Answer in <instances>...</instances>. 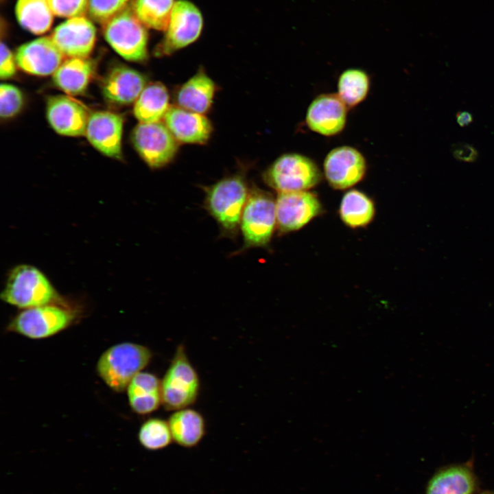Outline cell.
Returning <instances> with one entry per match:
<instances>
[{"label":"cell","mask_w":494,"mask_h":494,"mask_svg":"<svg viewBox=\"0 0 494 494\" xmlns=\"http://www.w3.org/2000/svg\"><path fill=\"white\" fill-rule=\"evenodd\" d=\"M250 188L243 174L225 176L205 187L204 207L217 222L222 236H237Z\"/></svg>","instance_id":"obj_1"},{"label":"cell","mask_w":494,"mask_h":494,"mask_svg":"<svg viewBox=\"0 0 494 494\" xmlns=\"http://www.w3.org/2000/svg\"><path fill=\"white\" fill-rule=\"evenodd\" d=\"M5 303L21 309L62 304L47 277L37 268L19 265L9 272L1 294Z\"/></svg>","instance_id":"obj_2"},{"label":"cell","mask_w":494,"mask_h":494,"mask_svg":"<svg viewBox=\"0 0 494 494\" xmlns=\"http://www.w3.org/2000/svg\"><path fill=\"white\" fill-rule=\"evenodd\" d=\"M152 357V351L143 345L119 343L101 355L97 371L110 389L121 392L126 390L133 377L149 364Z\"/></svg>","instance_id":"obj_3"},{"label":"cell","mask_w":494,"mask_h":494,"mask_svg":"<svg viewBox=\"0 0 494 494\" xmlns=\"http://www.w3.org/2000/svg\"><path fill=\"white\" fill-rule=\"evenodd\" d=\"M200 387L198 374L180 344L161 380L162 405L169 411L189 408L197 401Z\"/></svg>","instance_id":"obj_4"},{"label":"cell","mask_w":494,"mask_h":494,"mask_svg":"<svg viewBox=\"0 0 494 494\" xmlns=\"http://www.w3.org/2000/svg\"><path fill=\"white\" fill-rule=\"evenodd\" d=\"M277 229L275 198L269 192L250 188L243 211L239 230L243 238V252L252 248H266Z\"/></svg>","instance_id":"obj_5"},{"label":"cell","mask_w":494,"mask_h":494,"mask_svg":"<svg viewBox=\"0 0 494 494\" xmlns=\"http://www.w3.org/2000/svg\"><path fill=\"white\" fill-rule=\"evenodd\" d=\"M265 183L279 193L307 191L316 186L322 175L316 163L299 154H284L265 170Z\"/></svg>","instance_id":"obj_6"},{"label":"cell","mask_w":494,"mask_h":494,"mask_svg":"<svg viewBox=\"0 0 494 494\" xmlns=\"http://www.w3.org/2000/svg\"><path fill=\"white\" fill-rule=\"evenodd\" d=\"M103 34L109 45L122 58L143 61L148 56L146 27L128 4L122 11L103 25Z\"/></svg>","instance_id":"obj_7"},{"label":"cell","mask_w":494,"mask_h":494,"mask_svg":"<svg viewBox=\"0 0 494 494\" xmlns=\"http://www.w3.org/2000/svg\"><path fill=\"white\" fill-rule=\"evenodd\" d=\"M75 312L62 304H49L24 309L10 322L8 330L31 339H43L67 329Z\"/></svg>","instance_id":"obj_8"},{"label":"cell","mask_w":494,"mask_h":494,"mask_svg":"<svg viewBox=\"0 0 494 494\" xmlns=\"http://www.w3.org/2000/svg\"><path fill=\"white\" fill-rule=\"evenodd\" d=\"M132 141L142 159L153 169L170 163L178 148V141L161 121L140 122L132 131Z\"/></svg>","instance_id":"obj_9"},{"label":"cell","mask_w":494,"mask_h":494,"mask_svg":"<svg viewBox=\"0 0 494 494\" xmlns=\"http://www.w3.org/2000/svg\"><path fill=\"white\" fill-rule=\"evenodd\" d=\"M202 17L192 3L178 0L174 3L166 34L155 49L156 56L171 55L194 42L202 29Z\"/></svg>","instance_id":"obj_10"},{"label":"cell","mask_w":494,"mask_h":494,"mask_svg":"<svg viewBox=\"0 0 494 494\" xmlns=\"http://www.w3.org/2000/svg\"><path fill=\"white\" fill-rule=\"evenodd\" d=\"M279 234L298 231L322 212L318 196L308 191L279 193L275 198Z\"/></svg>","instance_id":"obj_11"},{"label":"cell","mask_w":494,"mask_h":494,"mask_svg":"<svg viewBox=\"0 0 494 494\" xmlns=\"http://www.w3.org/2000/svg\"><path fill=\"white\" fill-rule=\"evenodd\" d=\"M325 176L336 189H346L364 178L366 163L364 156L355 148L344 145L331 150L324 161Z\"/></svg>","instance_id":"obj_12"},{"label":"cell","mask_w":494,"mask_h":494,"mask_svg":"<svg viewBox=\"0 0 494 494\" xmlns=\"http://www.w3.org/2000/svg\"><path fill=\"white\" fill-rule=\"evenodd\" d=\"M51 38L67 58H88L96 40V30L84 16L69 18L58 25Z\"/></svg>","instance_id":"obj_13"},{"label":"cell","mask_w":494,"mask_h":494,"mask_svg":"<svg viewBox=\"0 0 494 494\" xmlns=\"http://www.w3.org/2000/svg\"><path fill=\"white\" fill-rule=\"evenodd\" d=\"M17 66L37 76L53 75L64 61V54L51 37L45 36L21 45L15 54Z\"/></svg>","instance_id":"obj_14"},{"label":"cell","mask_w":494,"mask_h":494,"mask_svg":"<svg viewBox=\"0 0 494 494\" xmlns=\"http://www.w3.org/2000/svg\"><path fill=\"white\" fill-rule=\"evenodd\" d=\"M46 114L51 128L57 133L67 137L85 135L91 115L84 105L62 95L47 99Z\"/></svg>","instance_id":"obj_15"},{"label":"cell","mask_w":494,"mask_h":494,"mask_svg":"<svg viewBox=\"0 0 494 494\" xmlns=\"http://www.w3.org/2000/svg\"><path fill=\"white\" fill-rule=\"evenodd\" d=\"M124 120L115 113L97 111L90 115L85 136L89 143L103 154L119 158Z\"/></svg>","instance_id":"obj_16"},{"label":"cell","mask_w":494,"mask_h":494,"mask_svg":"<svg viewBox=\"0 0 494 494\" xmlns=\"http://www.w3.org/2000/svg\"><path fill=\"white\" fill-rule=\"evenodd\" d=\"M346 106L336 94L317 96L310 104L306 115L309 128L324 136H333L342 131L346 122Z\"/></svg>","instance_id":"obj_17"},{"label":"cell","mask_w":494,"mask_h":494,"mask_svg":"<svg viewBox=\"0 0 494 494\" xmlns=\"http://www.w3.org/2000/svg\"><path fill=\"white\" fill-rule=\"evenodd\" d=\"M163 119L172 135L180 143L203 144L213 131L211 121L203 114L177 106H170Z\"/></svg>","instance_id":"obj_18"},{"label":"cell","mask_w":494,"mask_h":494,"mask_svg":"<svg viewBox=\"0 0 494 494\" xmlns=\"http://www.w3.org/2000/svg\"><path fill=\"white\" fill-rule=\"evenodd\" d=\"M146 86L140 72L124 65L113 67L105 78L102 93L106 100L118 105L135 102Z\"/></svg>","instance_id":"obj_19"},{"label":"cell","mask_w":494,"mask_h":494,"mask_svg":"<svg viewBox=\"0 0 494 494\" xmlns=\"http://www.w3.org/2000/svg\"><path fill=\"white\" fill-rule=\"evenodd\" d=\"M478 484L471 464H451L434 474L427 484L425 494H474Z\"/></svg>","instance_id":"obj_20"},{"label":"cell","mask_w":494,"mask_h":494,"mask_svg":"<svg viewBox=\"0 0 494 494\" xmlns=\"http://www.w3.org/2000/svg\"><path fill=\"white\" fill-rule=\"evenodd\" d=\"M216 86L203 71H199L177 90V106L192 112L204 114L211 108Z\"/></svg>","instance_id":"obj_21"},{"label":"cell","mask_w":494,"mask_h":494,"mask_svg":"<svg viewBox=\"0 0 494 494\" xmlns=\"http://www.w3.org/2000/svg\"><path fill=\"white\" fill-rule=\"evenodd\" d=\"M129 404L139 414H148L162 405L161 380L154 374L141 372L135 375L127 388Z\"/></svg>","instance_id":"obj_22"},{"label":"cell","mask_w":494,"mask_h":494,"mask_svg":"<svg viewBox=\"0 0 494 494\" xmlns=\"http://www.w3.org/2000/svg\"><path fill=\"white\" fill-rule=\"evenodd\" d=\"M95 65L88 58H67L54 72L55 85L70 95L83 93L90 83Z\"/></svg>","instance_id":"obj_23"},{"label":"cell","mask_w":494,"mask_h":494,"mask_svg":"<svg viewBox=\"0 0 494 494\" xmlns=\"http://www.w3.org/2000/svg\"><path fill=\"white\" fill-rule=\"evenodd\" d=\"M168 423L173 441L184 448L197 446L206 434L205 420L198 411L185 408L173 411Z\"/></svg>","instance_id":"obj_24"},{"label":"cell","mask_w":494,"mask_h":494,"mask_svg":"<svg viewBox=\"0 0 494 494\" xmlns=\"http://www.w3.org/2000/svg\"><path fill=\"white\" fill-rule=\"evenodd\" d=\"M169 95L161 82L146 85L134 102V115L141 123H154L163 119L169 108Z\"/></svg>","instance_id":"obj_25"},{"label":"cell","mask_w":494,"mask_h":494,"mask_svg":"<svg viewBox=\"0 0 494 494\" xmlns=\"http://www.w3.org/2000/svg\"><path fill=\"white\" fill-rule=\"evenodd\" d=\"M375 213V204L364 192L352 189L344 193L339 209L342 221L352 228L369 224Z\"/></svg>","instance_id":"obj_26"},{"label":"cell","mask_w":494,"mask_h":494,"mask_svg":"<svg viewBox=\"0 0 494 494\" xmlns=\"http://www.w3.org/2000/svg\"><path fill=\"white\" fill-rule=\"evenodd\" d=\"M15 13L20 25L34 34L47 32L53 23L54 13L47 0H17Z\"/></svg>","instance_id":"obj_27"},{"label":"cell","mask_w":494,"mask_h":494,"mask_svg":"<svg viewBox=\"0 0 494 494\" xmlns=\"http://www.w3.org/2000/svg\"><path fill=\"white\" fill-rule=\"evenodd\" d=\"M174 0H134L133 10L146 27L156 30H166L171 19Z\"/></svg>","instance_id":"obj_28"},{"label":"cell","mask_w":494,"mask_h":494,"mask_svg":"<svg viewBox=\"0 0 494 494\" xmlns=\"http://www.w3.org/2000/svg\"><path fill=\"white\" fill-rule=\"evenodd\" d=\"M369 87V77L364 71L349 69L338 78V95L346 106L351 108L366 97Z\"/></svg>","instance_id":"obj_29"},{"label":"cell","mask_w":494,"mask_h":494,"mask_svg":"<svg viewBox=\"0 0 494 494\" xmlns=\"http://www.w3.org/2000/svg\"><path fill=\"white\" fill-rule=\"evenodd\" d=\"M138 439L143 447L150 451L163 449L173 442L168 421L158 418L149 419L141 425Z\"/></svg>","instance_id":"obj_30"},{"label":"cell","mask_w":494,"mask_h":494,"mask_svg":"<svg viewBox=\"0 0 494 494\" xmlns=\"http://www.w3.org/2000/svg\"><path fill=\"white\" fill-rule=\"evenodd\" d=\"M128 0H89L88 11L91 19L104 25L122 11Z\"/></svg>","instance_id":"obj_31"},{"label":"cell","mask_w":494,"mask_h":494,"mask_svg":"<svg viewBox=\"0 0 494 494\" xmlns=\"http://www.w3.org/2000/svg\"><path fill=\"white\" fill-rule=\"evenodd\" d=\"M23 104V94L19 88L9 84H1L0 115L1 118L9 119L14 117L20 112Z\"/></svg>","instance_id":"obj_32"},{"label":"cell","mask_w":494,"mask_h":494,"mask_svg":"<svg viewBox=\"0 0 494 494\" xmlns=\"http://www.w3.org/2000/svg\"><path fill=\"white\" fill-rule=\"evenodd\" d=\"M54 15L71 18L84 16L89 7V0H47Z\"/></svg>","instance_id":"obj_33"},{"label":"cell","mask_w":494,"mask_h":494,"mask_svg":"<svg viewBox=\"0 0 494 494\" xmlns=\"http://www.w3.org/2000/svg\"><path fill=\"white\" fill-rule=\"evenodd\" d=\"M15 56L3 43L1 44L0 77L1 79L12 78L16 73Z\"/></svg>","instance_id":"obj_34"},{"label":"cell","mask_w":494,"mask_h":494,"mask_svg":"<svg viewBox=\"0 0 494 494\" xmlns=\"http://www.w3.org/2000/svg\"><path fill=\"white\" fill-rule=\"evenodd\" d=\"M453 156L458 161L473 163L478 158V150L471 144L464 142L454 143L451 146Z\"/></svg>","instance_id":"obj_35"},{"label":"cell","mask_w":494,"mask_h":494,"mask_svg":"<svg viewBox=\"0 0 494 494\" xmlns=\"http://www.w3.org/2000/svg\"><path fill=\"white\" fill-rule=\"evenodd\" d=\"M456 117L461 127L467 126L473 122V116L468 111H460L456 115Z\"/></svg>","instance_id":"obj_36"},{"label":"cell","mask_w":494,"mask_h":494,"mask_svg":"<svg viewBox=\"0 0 494 494\" xmlns=\"http://www.w3.org/2000/svg\"><path fill=\"white\" fill-rule=\"evenodd\" d=\"M480 494H494V491H486Z\"/></svg>","instance_id":"obj_37"}]
</instances>
